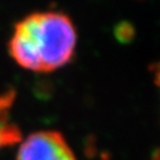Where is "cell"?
I'll return each mask as SVG.
<instances>
[{
    "mask_svg": "<svg viewBox=\"0 0 160 160\" xmlns=\"http://www.w3.org/2000/svg\"><path fill=\"white\" fill-rule=\"evenodd\" d=\"M76 48L70 18L58 12L32 13L16 25L8 50L20 67L49 72L69 63Z\"/></svg>",
    "mask_w": 160,
    "mask_h": 160,
    "instance_id": "cell-1",
    "label": "cell"
},
{
    "mask_svg": "<svg viewBox=\"0 0 160 160\" xmlns=\"http://www.w3.org/2000/svg\"><path fill=\"white\" fill-rule=\"evenodd\" d=\"M135 28L131 22L122 20L114 28V37L121 44H129L135 37Z\"/></svg>",
    "mask_w": 160,
    "mask_h": 160,
    "instance_id": "cell-4",
    "label": "cell"
},
{
    "mask_svg": "<svg viewBox=\"0 0 160 160\" xmlns=\"http://www.w3.org/2000/svg\"><path fill=\"white\" fill-rule=\"evenodd\" d=\"M17 160H76L65 139L55 131H40L24 140Z\"/></svg>",
    "mask_w": 160,
    "mask_h": 160,
    "instance_id": "cell-2",
    "label": "cell"
},
{
    "mask_svg": "<svg viewBox=\"0 0 160 160\" xmlns=\"http://www.w3.org/2000/svg\"><path fill=\"white\" fill-rule=\"evenodd\" d=\"M103 160H106V159H103Z\"/></svg>",
    "mask_w": 160,
    "mask_h": 160,
    "instance_id": "cell-6",
    "label": "cell"
},
{
    "mask_svg": "<svg viewBox=\"0 0 160 160\" xmlns=\"http://www.w3.org/2000/svg\"><path fill=\"white\" fill-rule=\"evenodd\" d=\"M154 76H155V83L160 87V62L155 65L154 69Z\"/></svg>",
    "mask_w": 160,
    "mask_h": 160,
    "instance_id": "cell-5",
    "label": "cell"
},
{
    "mask_svg": "<svg viewBox=\"0 0 160 160\" xmlns=\"http://www.w3.org/2000/svg\"><path fill=\"white\" fill-rule=\"evenodd\" d=\"M16 92L8 90L0 94V151L20 141V131L12 121L11 112Z\"/></svg>",
    "mask_w": 160,
    "mask_h": 160,
    "instance_id": "cell-3",
    "label": "cell"
}]
</instances>
